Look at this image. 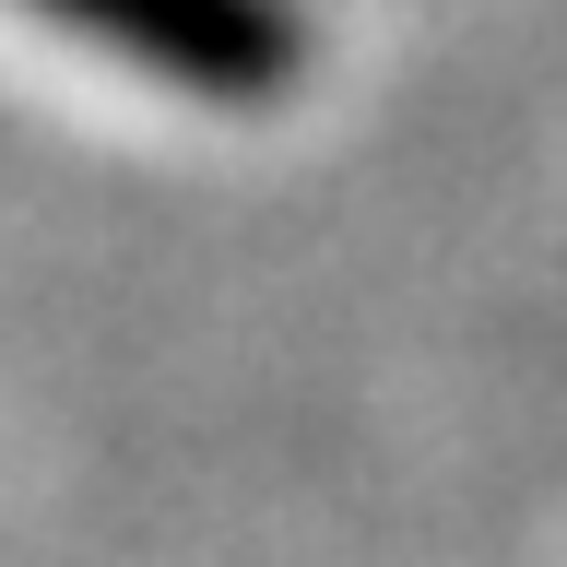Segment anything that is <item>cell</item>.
Segmentation results:
<instances>
[{"mask_svg":"<svg viewBox=\"0 0 567 567\" xmlns=\"http://www.w3.org/2000/svg\"><path fill=\"white\" fill-rule=\"evenodd\" d=\"M35 12H60L71 35H106L118 60L166 71L213 106H260L308 60V24L284 0H35Z\"/></svg>","mask_w":567,"mask_h":567,"instance_id":"6da1fadb","label":"cell"}]
</instances>
